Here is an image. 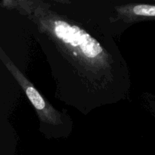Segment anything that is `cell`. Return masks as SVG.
Returning a JSON list of instances; mask_svg holds the SVG:
<instances>
[{
    "instance_id": "cell-2",
    "label": "cell",
    "mask_w": 155,
    "mask_h": 155,
    "mask_svg": "<svg viewBox=\"0 0 155 155\" xmlns=\"http://www.w3.org/2000/svg\"><path fill=\"white\" fill-rule=\"evenodd\" d=\"M1 60L12 76L15 77L21 89L25 92L29 101L34 107L41 122L53 126L62 124L61 115L55 110L48 101L43 98L35 86L27 80L23 73L1 50Z\"/></svg>"
},
{
    "instance_id": "cell-3",
    "label": "cell",
    "mask_w": 155,
    "mask_h": 155,
    "mask_svg": "<svg viewBox=\"0 0 155 155\" xmlns=\"http://www.w3.org/2000/svg\"><path fill=\"white\" fill-rule=\"evenodd\" d=\"M118 18L127 23L145 18L155 19V5L127 4L116 8Z\"/></svg>"
},
{
    "instance_id": "cell-1",
    "label": "cell",
    "mask_w": 155,
    "mask_h": 155,
    "mask_svg": "<svg viewBox=\"0 0 155 155\" xmlns=\"http://www.w3.org/2000/svg\"><path fill=\"white\" fill-rule=\"evenodd\" d=\"M32 12V19L39 30L51 37L80 66L94 73L110 67L107 52L86 30L42 6L34 8Z\"/></svg>"
}]
</instances>
